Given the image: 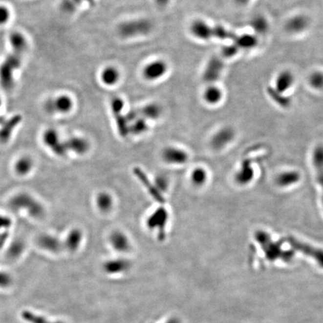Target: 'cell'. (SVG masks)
Here are the masks:
<instances>
[{"label": "cell", "mask_w": 323, "mask_h": 323, "mask_svg": "<svg viewBox=\"0 0 323 323\" xmlns=\"http://www.w3.org/2000/svg\"><path fill=\"white\" fill-rule=\"evenodd\" d=\"M129 267V263L124 259H115L108 260L104 265V269L107 273L109 274H116L121 273L128 269Z\"/></svg>", "instance_id": "25"}, {"label": "cell", "mask_w": 323, "mask_h": 323, "mask_svg": "<svg viewBox=\"0 0 323 323\" xmlns=\"http://www.w3.org/2000/svg\"><path fill=\"white\" fill-rule=\"evenodd\" d=\"M11 11L8 7L0 5V25H5L9 21Z\"/></svg>", "instance_id": "37"}, {"label": "cell", "mask_w": 323, "mask_h": 323, "mask_svg": "<svg viewBox=\"0 0 323 323\" xmlns=\"http://www.w3.org/2000/svg\"><path fill=\"white\" fill-rule=\"evenodd\" d=\"M121 78L119 70L114 66H108L101 73V82L105 86H113L119 82Z\"/></svg>", "instance_id": "20"}, {"label": "cell", "mask_w": 323, "mask_h": 323, "mask_svg": "<svg viewBox=\"0 0 323 323\" xmlns=\"http://www.w3.org/2000/svg\"><path fill=\"white\" fill-rule=\"evenodd\" d=\"M2 106V101H1V98H0V107ZM1 119V118H0Z\"/></svg>", "instance_id": "46"}, {"label": "cell", "mask_w": 323, "mask_h": 323, "mask_svg": "<svg viewBox=\"0 0 323 323\" xmlns=\"http://www.w3.org/2000/svg\"><path fill=\"white\" fill-rule=\"evenodd\" d=\"M76 4L74 3L73 0H63L62 3V8H64L65 11L67 12H71L75 9Z\"/></svg>", "instance_id": "41"}, {"label": "cell", "mask_w": 323, "mask_h": 323, "mask_svg": "<svg viewBox=\"0 0 323 323\" xmlns=\"http://www.w3.org/2000/svg\"><path fill=\"white\" fill-rule=\"evenodd\" d=\"M255 237L263 249L266 258L269 260L281 259L283 261L288 262L294 256L293 251L283 249L280 242H274L270 236L265 231H257Z\"/></svg>", "instance_id": "1"}, {"label": "cell", "mask_w": 323, "mask_h": 323, "mask_svg": "<svg viewBox=\"0 0 323 323\" xmlns=\"http://www.w3.org/2000/svg\"><path fill=\"white\" fill-rule=\"evenodd\" d=\"M22 317L23 320L30 323H60V322H55V323H53V322L46 320V319H45L43 317H42V316L29 312L28 310H25V311L22 313Z\"/></svg>", "instance_id": "35"}, {"label": "cell", "mask_w": 323, "mask_h": 323, "mask_svg": "<svg viewBox=\"0 0 323 323\" xmlns=\"http://www.w3.org/2000/svg\"><path fill=\"white\" fill-rule=\"evenodd\" d=\"M177 323V322L175 321V320H171V321H169V323Z\"/></svg>", "instance_id": "45"}, {"label": "cell", "mask_w": 323, "mask_h": 323, "mask_svg": "<svg viewBox=\"0 0 323 323\" xmlns=\"http://www.w3.org/2000/svg\"><path fill=\"white\" fill-rule=\"evenodd\" d=\"M258 43V37L251 34H245L235 38V44L239 49H252Z\"/></svg>", "instance_id": "27"}, {"label": "cell", "mask_w": 323, "mask_h": 323, "mask_svg": "<svg viewBox=\"0 0 323 323\" xmlns=\"http://www.w3.org/2000/svg\"><path fill=\"white\" fill-rule=\"evenodd\" d=\"M73 1L75 4H80L83 2V0H73Z\"/></svg>", "instance_id": "44"}, {"label": "cell", "mask_w": 323, "mask_h": 323, "mask_svg": "<svg viewBox=\"0 0 323 323\" xmlns=\"http://www.w3.org/2000/svg\"><path fill=\"white\" fill-rule=\"evenodd\" d=\"M155 186L159 192H164L168 188V180L163 176H159L155 179Z\"/></svg>", "instance_id": "38"}, {"label": "cell", "mask_w": 323, "mask_h": 323, "mask_svg": "<svg viewBox=\"0 0 323 323\" xmlns=\"http://www.w3.org/2000/svg\"><path fill=\"white\" fill-rule=\"evenodd\" d=\"M300 179L297 172H283L278 177L277 183L280 186H289L297 183Z\"/></svg>", "instance_id": "30"}, {"label": "cell", "mask_w": 323, "mask_h": 323, "mask_svg": "<svg viewBox=\"0 0 323 323\" xmlns=\"http://www.w3.org/2000/svg\"><path fill=\"white\" fill-rule=\"evenodd\" d=\"M308 83L311 88L317 91L323 90V72L317 70L309 76Z\"/></svg>", "instance_id": "34"}, {"label": "cell", "mask_w": 323, "mask_h": 323, "mask_svg": "<svg viewBox=\"0 0 323 323\" xmlns=\"http://www.w3.org/2000/svg\"><path fill=\"white\" fill-rule=\"evenodd\" d=\"M203 97H204V101L207 104H210V105H216L222 100V91L217 86L210 85L204 90Z\"/></svg>", "instance_id": "21"}, {"label": "cell", "mask_w": 323, "mask_h": 323, "mask_svg": "<svg viewBox=\"0 0 323 323\" xmlns=\"http://www.w3.org/2000/svg\"><path fill=\"white\" fill-rule=\"evenodd\" d=\"M153 30V24L150 20L145 18L129 20L118 25L117 32L124 39H134L150 34Z\"/></svg>", "instance_id": "3"}, {"label": "cell", "mask_w": 323, "mask_h": 323, "mask_svg": "<svg viewBox=\"0 0 323 323\" xmlns=\"http://www.w3.org/2000/svg\"><path fill=\"white\" fill-rule=\"evenodd\" d=\"M313 161L317 173V180L323 189V146H318L316 148L314 152Z\"/></svg>", "instance_id": "24"}, {"label": "cell", "mask_w": 323, "mask_h": 323, "mask_svg": "<svg viewBox=\"0 0 323 323\" xmlns=\"http://www.w3.org/2000/svg\"><path fill=\"white\" fill-rule=\"evenodd\" d=\"M190 31L192 35L201 41H208L214 38V27L206 21L197 19L190 24Z\"/></svg>", "instance_id": "10"}, {"label": "cell", "mask_w": 323, "mask_h": 323, "mask_svg": "<svg viewBox=\"0 0 323 323\" xmlns=\"http://www.w3.org/2000/svg\"><path fill=\"white\" fill-rule=\"evenodd\" d=\"M97 207L102 212L107 213L113 206V199L108 193H101L97 195Z\"/></svg>", "instance_id": "33"}, {"label": "cell", "mask_w": 323, "mask_h": 323, "mask_svg": "<svg viewBox=\"0 0 323 323\" xmlns=\"http://www.w3.org/2000/svg\"><path fill=\"white\" fill-rule=\"evenodd\" d=\"M148 129V124L147 120L139 117L137 119L129 124V133L135 135H141L146 132Z\"/></svg>", "instance_id": "32"}, {"label": "cell", "mask_w": 323, "mask_h": 323, "mask_svg": "<svg viewBox=\"0 0 323 323\" xmlns=\"http://www.w3.org/2000/svg\"><path fill=\"white\" fill-rule=\"evenodd\" d=\"M11 205L16 209H26L27 213L35 218L42 217L43 214V206L29 194H21L16 196L11 201Z\"/></svg>", "instance_id": "5"}, {"label": "cell", "mask_w": 323, "mask_h": 323, "mask_svg": "<svg viewBox=\"0 0 323 323\" xmlns=\"http://www.w3.org/2000/svg\"><path fill=\"white\" fill-rule=\"evenodd\" d=\"M169 70V65L165 61L155 60L149 62L142 70V77L147 81L154 82L163 78Z\"/></svg>", "instance_id": "7"}, {"label": "cell", "mask_w": 323, "mask_h": 323, "mask_svg": "<svg viewBox=\"0 0 323 323\" xmlns=\"http://www.w3.org/2000/svg\"><path fill=\"white\" fill-rule=\"evenodd\" d=\"M134 173L137 177V178H139V180H140L141 183L145 186V188L148 190V193H150L153 199L156 200V201L161 203V204H163L165 202L163 194H161L160 192L156 189L155 185L149 180L146 174L140 169L135 168L134 169Z\"/></svg>", "instance_id": "13"}, {"label": "cell", "mask_w": 323, "mask_h": 323, "mask_svg": "<svg viewBox=\"0 0 323 323\" xmlns=\"http://www.w3.org/2000/svg\"><path fill=\"white\" fill-rule=\"evenodd\" d=\"M310 26V19L306 15L300 14L290 18L285 24V29L292 35H299L307 30Z\"/></svg>", "instance_id": "11"}, {"label": "cell", "mask_w": 323, "mask_h": 323, "mask_svg": "<svg viewBox=\"0 0 323 323\" xmlns=\"http://www.w3.org/2000/svg\"><path fill=\"white\" fill-rule=\"evenodd\" d=\"M169 221V213L164 207H159L148 217L147 225L151 230H157L160 240L166 237V228Z\"/></svg>", "instance_id": "6"}, {"label": "cell", "mask_w": 323, "mask_h": 323, "mask_svg": "<svg viewBox=\"0 0 323 323\" xmlns=\"http://www.w3.org/2000/svg\"><path fill=\"white\" fill-rule=\"evenodd\" d=\"M39 245L48 252H58L62 248L60 240L51 235H43L39 238Z\"/></svg>", "instance_id": "26"}, {"label": "cell", "mask_w": 323, "mask_h": 323, "mask_svg": "<svg viewBox=\"0 0 323 323\" xmlns=\"http://www.w3.org/2000/svg\"><path fill=\"white\" fill-rule=\"evenodd\" d=\"M73 101L68 95H59L54 99H49L45 104V108L49 113L59 112L61 114L68 113L73 109Z\"/></svg>", "instance_id": "8"}, {"label": "cell", "mask_w": 323, "mask_h": 323, "mask_svg": "<svg viewBox=\"0 0 323 323\" xmlns=\"http://www.w3.org/2000/svg\"><path fill=\"white\" fill-rule=\"evenodd\" d=\"M239 50V49L237 45H230V46H227L226 47L224 48L223 53H224V56L226 57H232V56H235Z\"/></svg>", "instance_id": "39"}, {"label": "cell", "mask_w": 323, "mask_h": 323, "mask_svg": "<svg viewBox=\"0 0 323 323\" xmlns=\"http://www.w3.org/2000/svg\"><path fill=\"white\" fill-rule=\"evenodd\" d=\"M9 43L11 49L25 53L27 49L28 43L26 38L20 32H14L10 35Z\"/></svg>", "instance_id": "23"}, {"label": "cell", "mask_w": 323, "mask_h": 323, "mask_svg": "<svg viewBox=\"0 0 323 323\" xmlns=\"http://www.w3.org/2000/svg\"><path fill=\"white\" fill-rule=\"evenodd\" d=\"M280 242H287L292 248V251L294 252H300L309 258H313L321 267L323 268V250L321 248L314 247V245L302 242L293 237H287L281 239Z\"/></svg>", "instance_id": "4"}, {"label": "cell", "mask_w": 323, "mask_h": 323, "mask_svg": "<svg viewBox=\"0 0 323 323\" xmlns=\"http://www.w3.org/2000/svg\"><path fill=\"white\" fill-rule=\"evenodd\" d=\"M163 158L169 164L182 165L188 160V154L175 147H168L163 151Z\"/></svg>", "instance_id": "12"}, {"label": "cell", "mask_w": 323, "mask_h": 323, "mask_svg": "<svg viewBox=\"0 0 323 323\" xmlns=\"http://www.w3.org/2000/svg\"><path fill=\"white\" fill-rule=\"evenodd\" d=\"M43 141L45 145L56 155L65 156L67 151L65 142H61L59 134L55 129H46L43 134Z\"/></svg>", "instance_id": "9"}, {"label": "cell", "mask_w": 323, "mask_h": 323, "mask_svg": "<svg viewBox=\"0 0 323 323\" xmlns=\"http://www.w3.org/2000/svg\"><path fill=\"white\" fill-rule=\"evenodd\" d=\"M234 2L237 4L238 5L244 6V5H247L248 4L252 2V0H234Z\"/></svg>", "instance_id": "42"}, {"label": "cell", "mask_w": 323, "mask_h": 323, "mask_svg": "<svg viewBox=\"0 0 323 323\" xmlns=\"http://www.w3.org/2000/svg\"><path fill=\"white\" fill-rule=\"evenodd\" d=\"M222 70V64L219 59H213L208 62L204 72V80L207 83L212 84L216 81Z\"/></svg>", "instance_id": "15"}, {"label": "cell", "mask_w": 323, "mask_h": 323, "mask_svg": "<svg viewBox=\"0 0 323 323\" xmlns=\"http://www.w3.org/2000/svg\"><path fill=\"white\" fill-rule=\"evenodd\" d=\"M33 168V161L28 156H23L17 160L15 164V171L17 174L26 176L30 173Z\"/></svg>", "instance_id": "29"}, {"label": "cell", "mask_w": 323, "mask_h": 323, "mask_svg": "<svg viewBox=\"0 0 323 323\" xmlns=\"http://www.w3.org/2000/svg\"><path fill=\"white\" fill-rule=\"evenodd\" d=\"M139 109V115L145 120L158 119L162 115V108L157 104H148Z\"/></svg>", "instance_id": "22"}, {"label": "cell", "mask_w": 323, "mask_h": 323, "mask_svg": "<svg viewBox=\"0 0 323 323\" xmlns=\"http://www.w3.org/2000/svg\"><path fill=\"white\" fill-rule=\"evenodd\" d=\"M11 283V278L9 275L4 272H0V287H5Z\"/></svg>", "instance_id": "40"}, {"label": "cell", "mask_w": 323, "mask_h": 323, "mask_svg": "<svg viewBox=\"0 0 323 323\" xmlns=\"http://www.w3.org/2000/svg\"><path fill=\"white\" fill-rule=\"evenodd\" d=\"M83 239V234L79 229L70 231L66 238L65 246L70 252H75L78 249Z\"/></svg>", "instance_id": "28"}, {"label": "cell", "mask_w": 323, "mask_h": 323, "mask_svg": "<svg viewBox=\"0 0 323 323\" xmlns=\"http://www.w3.org/2000/svg\"><path fill=\"white\" fill-rule=\"evenodd\" d=\"M170 0H155V2L159 6H165L169 3Z\"/></svg>", "instance_id": "43"}, {"label": "cell", "mask_w": 323, "mask_h": 323, "mask_svg": "<svg viewBox=\"0 0 323 323\" xmlns=\"http://www.w3.org/2000/svg\"><path fill=\"white\" fill-rule=\"evenodd\" d=\"M23 54L11 49V53L0 65V86L5 91H10L13 87L15 73L21 67Z\"/></svg>", "instance_id": "2"}, {"label": "cell", "mask_w": 323, "mask_h": 323, "mask_svg": "<svg viewBox=\"0 0 323 323\" xmlns=\"http://www.w3.org/2000/svg\"><path fill=\"white\" fill-rule=\"evenodd\" d=\"M110 242L115 250L120 252H126L130 248L129 239L124 233L115 231L110 236Z\"/></svg>", "instance_id": "18"}, {"label": "cell", "mask_w": 323, "mask_h": 323, "mask_svg": "<svg viewBox=\"0 0 323 323\" xmlns=\"http://www.w3.org/2000/svg\"><path fill=\"white\" fill-rule=\"evenodd\" d=\"M67 151H72L78 154H84L89 150V142L81 137H72L65 142Z\"/></svg>", "instance_id": "19"}, {"label": "cell", "mask_w": 323, "mask_h": 323, "mask_svg": "<svg viewBox=\"0 0 323 323\" xmlns=\"http://www.w3.org/2000/svg\"><path fill=\"white\" fill-rule=\"evenodd\" d=\"M250 25L258 34H265L269 30V22L266 18L261 15L254 17L251 21Z\"/></svg>", "instance_id": "31"}, {"label": "cell", "mask_w": 323, "mask_h": 323, "mask_svg": "<svg viewBox=\"0 0 323 323\" xmlns=\"http://www.w3.org/2000/svg\"><path fill=\"white\" fill-rule=\"evenodd\" d=\"M295 78L290 70H283L279 73L275 81V88L279 93H286L294 84Z\"/></svg>", "instance_id": "14"}, {"label": "cell", "mask_w": 323, "mask_h": 323, "mask_svg": "<svg viewBox=\"0 0 323 323\" xmlns=\"http://www.w3.org/2000/svg\"><path fill=\"white\" fill-rule=\"evenodd\" d=\"M252 164V160L251 159H246L243 161L240 170L236 175V180L239 184H247L252 181L254 177V169Z\"/></svg>", "instance_id": "17"}, {"label": "cell", "mask_w": 323, "mask_h": 323, "mask_svg": "<svg viewBox=\"0 0 323 323\" xmlns=\"http://www.w3.org/2000/svg\"><path fill=\"white\" fill-rule=\"evenodd\" d=\"M207 180V172L203 169H196L192 173V180L197 186H201Z\"/></svg>", "instance_id": "36"}, {"label": "cell", "mask_w": 323, "mask_h": 323, "mask_svg": "<svg viewBox=\"0 0 323 323\" xmlns=\"http://www.w3.org/2000/svg\"><path fill=\"white\" fill-rule=\"evenodd\" d=\"M234 137V131L231 128L220 129L211 141V145L215 149H221L226 146Z\"/></svg>", "instance_id": "16"}]
</instances>
